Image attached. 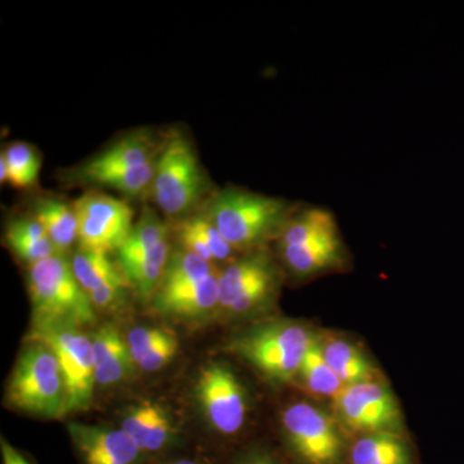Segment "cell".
Returning <instances> with one entry per match:
<instances>
[{
	"mask_svg": "<svg viewBox=\"0 0 464 464\" xmlns=\"http://www.w3.org/2000/svg\"><path fill=\"white\" fill-rule=\"evenodd\" d=\"M210 185L190 140L174 132L163 143L157 160L152 199L167 216L188 217L209 194Z\"/></svg>",
	"mask_w": 464,
	"mask_h": 464,
	"instance_id": "cell-5",
	"label": "cell"
},
{
	"mask_svg": "<svg viewBox=\"0 0 464 464\" xmlns=\"http://www.w3.org/2000/svg\"><path fill=\"white\" fill-rule=\"evenodd\" d=\"M179 351V341L176 335L168 332L151 350L142 357L141 362L137 364L140 369L148 373H154V372L160 371L164 368L176 356Z\"/></svg>",
	"mask_w": 464,
	"mask_h": 464,
	"instance_id": "cell-30",
	"label": "cell"
},
{
	"mask_svg": "<svg viewBox=\"0 0 464 464\" xmlns=\"http://www.w3.org/2000/svg\"><path fill=\"white\" fill-rule=\"evenodd\" d=\"M215 273L213 264L190 250L179 246V249L170 253L160 289L174 288L183 284L197 282Z\"/></svg>",
	"mask_w": 464,
	"mask_h": 464,
	"instance_id": "cell-27",
	"label": "cell"
},
{
	"mask_svg": "<svg viewBox=\"0 0 464 464\" xmlns=\"http://www.w3.org/2000/svg\"><path fill=\"white\" fill-rule=\"evenodd\" d=\"M320 342L326 362L344 386L377 381V369L355 344L340 338H320Z\"/></svg>",
	"mask_w": 464,
	"mask_h": 464,
	"instance_id": "cell-21",
	"label": "cell"
},
{
	"mask_svg": "<svg viewBox=\"0 0 464 464\" xmlns=\"http://www.w3.org/2000/svg\"><path fill=\"white\" fill-rule=\"evenodd\" d=\"M81 249L110 253L119 250L133 228V210L124 201L88 191L75 200Z\"/></svg>",
	"mask_w": 464,
	"mask_h": 464,
	"instance_id": "cell-11",
	"label": "cell"
},
{
	"mask_svg": "<svg viewBox=\"0 0 464 464\" xmlns=\"http://www.w3.org/2000/svg\"><path fill=\"white\" fill-rule=\"evenodd\" d=\"M72 271L87 295L106 284L125 279L123 270H119L108 253L79 249L72 259Z\"/></svg>",
	"mask_w": 464,
	"mask_h": 464,
	"instance_id": "cell-25",
	"label": "cell"
},
{
	"mask_svg": "<svg viewBox=\"0 0 464 464\" xmlns=\"http://www.w3.org/2000/svg\"><path fill=\"white\" fill-rule=\"evenodd\" d=\"M119 252V259H151L168 262L170 257L169 227L152 210H143L130 237Z\"/></svg>",
	"mask_w": 464,
	"mask_h": 464,
	"instance_id": "cell-18",
	"label": "cell"
},
{
	"mask_svg": "<svg viewBox=\"0 0 464 464\" xmlns=\"http://www.w3.org/2000/svg\"><path fill=\"white\" fill-rule=\"evenodd\" d=\"M298 204L246 188H227L213 192L203 213L237 250L248 253L279 239Z\"/></svg>",
	"mask_w": 464,
	"mask_h": 464,
	"instance_id": "cell-1",
	"label": "cell"
},
{
	"mask_svg": "<svg viewBox=\"0 0 464 464\" xmlns=\"http://www.w3.org/2000/svg\"><path fill=\"white\" fill-rule=\"evenodd\" d=\"M341 237L337 219L323 207H298L280 234L279 246H302L311 241Z\"/></svg>",
	"mask_w": 464,
	"mask_h": 464,
	"instance_id": "cell-19",
	"label": "cell"
},
{
	"mask_svg": "<svg viewBox=\"0 0 464 464\" xmlns=\"http://www.w3.org/2000/svg\"><path fill=\"white\" fill-rule=\"evenodd\" d=\"M27 289L33 304V326L81 328L96 320L90 295L76 279L72 261L63 255L30 265Z\"/></svg>",
	"mask_w": 464,
	"mask_h": 464,
	"instance_id": "cell-3",
	"label": "cell"
},
{
	"mask_svg": "<svg viewBox=\"0 0 464 464\" xmlns=\"http://www.w3.org/2000/svg\"><path fill=\"white\" fill-rule=\"evenodd\" d=\"M219 274H212L174 288L159 289L154 307L164 315L194 319L208 315L219 307Z\"/></svg>",
	"mask_w": 464,
	"mask_h": 464,
	"instance_id": "cell-15",
	"label": "cell"
},
{
	"mask_svg": "<svg viewBox=\"0 0 464 464\" xmlns=\"http://www.w3.org/2000/svg\"><path fill=\"white\" fill-rule=\"evenodd\" d=\"M282 424L290 449L304 464H340L343 441L331 415L308 402L284 411Z\"/></svg>",
	"mask_w": 464,
	"mask_h": 464,
	"instance_id": "cell-9",
	"label": "cell"
},
{
	"mask_svg": "<svg viewBox=\"0 0 464 464\" xmlns=\"http://www.w3.org/2000/svg\"><path fill=\"white\" fill-rule=\"evenodd\" d=\"M0 450H2L3 464H33L18 449L12 447L5 438L0 440Z\"/></svg>",
	"mask_w": 464,
	"mask_h": 464,
	"instance_id": "cell-32",
	"label": "cell"
},
{
	"mask_svg": "<svg viewBox=\"0 0 464 464\" xmlns=\"http://www.w3.org/2000/svg\"><path fill=\"white\" fill-rule=\"evenodd\" d=\"M279 253L286 270L297 279H310L338 270L347 264V253L341 237L302 246H279Z\"/></svg>",
	"mask_w": 464,
	"mask_h": 464,
	"instance_id": "cell-16",
	"label": "cell"
},
{
	"mask_svg": "<svg viewBox=\"0 0 464 464\" xmlns=\"http://www.w3.org/2000/svg\"><path fill=\"white\" fill-rule=\"evenodd\" d=\"M182 222L207 244L208 248L212 252L215 262L227 261V259L234 257L237 250L232 248L230 244L225 240V237L219 234L216 226L208 219L204 213L186 217Z\"/></svg>",
	"mask_w": 464,
	"mask_h": 464,
	"instance_id": "cell-29",
	"label": "cell"
},
{
	"mask_svg": "<svg viewBox=\"0 0 464 464\" xmlns=\"http://www.w3.org/2000/svg\"><path fill=\"white\" fill-rule=\"evenodd\" d=\"M94 375L100 386H114L127 380L136 368L127 341L118 329L105 325L92 337Z\"/></svg>",
	"mask_w": 464,
	"mask_h": 464,
	"instance_id": "cell-17",
	"label": "cell"
},
{
	"mask_svg": "<svg viewBox=\"0 0 464 464\" xmlns=\"http://www.w3.org/2000/svg\"><path fill=\"white\" fill-rule=\"evenodd\" d=\"M5 241L12 252L29 266L57 255L44 227L33 215L12 219L5 231Z\"/></svg>",
	"mask_w": 464,
	"mask_h": 464,
	"instance_id": "cell-22",
	"label": "cell"
},
{
	"mask_svg": "<svg viewBox=\"0 0 464 464\" xmlns=\"http://www.w3.org/2000/svg\"><path fill=\"white\" fill-rule=\"evenodd\" d=\"M279 284L280 270L267 248L244 253L219 274V307L231 315H246L267 304Z\"/></svg>",
	"mask_w": 464,
	"mask_h": 464,
	"instance_id": "cell-8",
	"label": "cell"
},
{
	"mask_svg": "<svg viewBox=\"0 0 464 464\" xmlns=\"http://www.w3.org/2000/svg\"><path fill=\"white\" fill-rule=\"evenodd\" d=\"M5 399L24 413L50 420L65 417V382L51 347L32 341L21 353L9 377Z\"/></svg>",
	"mask_w": 464,
	"mask_h": 464,
	"instance_id": "cell-4",
	"label": "cell"
},
{
	"mask_svg": "<svg viewBox=\"0 0 464 464\" xmlns=\"http://www.w3.org/2000/svg\"><path fill=\"white\" fill-rule=\"evenodd\" d=\"M298 377L304 382L307 391L319 398L335 399L346 387L326 362L323 355L322 342L317 335L302 362Z\"/></svg>",
	"mask_w": 464,
	"mask_h": 464,
	"instance_id": "cell-24",
	"label": "cell"
},
{
	"mask_svg": "<svg viewBox=\"0 0 464 464\" xmlns=\"http://www.w3.org/2000/svg\"><path fill=\"white\" fill-rule=\"evenodd\" d=\"M166 262L151 261V259H128L121 261L128 282L134 285L141 298H154L163 283L167 270Z\"/></svg>",
	"mask_w": 464,
	"mask_h": 464,
	"instance_id": "cell-28",
	"label": "cell"
},
{
	"mask_svg": "<svg viewBox=\"0 0 464 464\" xmlns=\"http://www.w3.org/2000/svg\"><path fill=\"white\" fill-rule=\"evenodd\" d=\"M315 337L301 324L274 322L244 333L232 342L230 348L266 377L289 382L298 377L302 362Z\"/></svg>",
	"mask_w": 464,
	"mask_h": 464,
	"instance_id": "cell-6",
	"label": "cell"
},
{
	"mask_svg": "<svg viewBox=\"0 0 464 464\" xmlns=\"http://www.w3.org/2000/svg\"><path fill=\"white\" fill-rule=\"evenodd\" d=\"M208 423L222 436H234L241 431L248 414L246 390L227 366H204L195 386Z\"/></svg>",
	"mask_w": 464,
	"mask_h": 464,
	"instance_id": "cell-12",
	"label": "cell"
},
{
	"mask_svg": "<svg viewBox=\"0 0 464 464\" xmlns=\"http://www.w3.org/2000/svg\"><path fill=\"white\" fill-rule=\"evenodd\" d=\"M30 341L47 344L56 355L65 382L66 414L88 411L93 401L92 337L72 325L33 326Z\"/></svg>",
	"mask_w": 464,
	"mask_h": 464,
	"instance_id": "cell-7",
	"label": "cell"
},
{
	"mask_svg": "<svg viewBox=\"0 0 464 464\" xmlns=\"http://www.w3.org/2000/svg\"><path fill=\"white\" fill-rule=\"evenodd\" d=\"M351 464H413L408 444L398 433L360 436L350 450Z\"/></svg>",
	"mask_w": 464,
	"mask_h": 464,
	"instance_id": "cell-23",
	"label": "cell"
},
{
	"mask_svg": "<svg viewBox=\"0 0 464 464\" xmlns=\"http://www.w3.org/2000/svg\"><path fill=\"white\" fill-rule=\"evenodd\" d=\"M337 420L353 433H398L401 411L389 387L377 381L362 382L344 387L333 399Z\"/></svg>",
	"mask_w": 464,
	"mask_h": 464,
	"instance_id": "cell-10",
	"label": "cell"
},
{
	"mask_svg": "<svg viewBox=\"0 0 464 464\" xmlns=\"http://www.w3.org/2000/svg\"><path fill=\"white\" fill-rule=\"evenodd\" d=\"M149 464H210L207 458L199 456H185V454H177V456H166L158 458Z\"/></svg>",
	"mask_w": 464,
	"mask_h": 464,
	"instance_id": "cell-33",
	"label": "cell"
},
{
	"mask_svg": "<svg viewBox=\"0 0 464 464\" xmlns=\"http://www.w3.org/2000/svg\"><path fill=\"white\" fill-rule=\"evenodd\" d=\"M121 429L149 459L169 456L168 451L173 450L179 442V431L169 415L160 405L149 400L128 409Z\"/></svg>",
	"mask_w": 464,
	"mask_h": 464,
	"instance_id": "cell-14",
	"label": "cell"
},
{
	"mask_svg": "<svg viewBox=\"0 0 464 464\" xmlns=\"http://www.w3.org/2000/svg\"><path fill=\"white\" fill-rule=\"evenodd\" d=\"M167 333L168 331H166V329L161 328H145V326L134 328L127 337L128 347H130L134 364H139L142 357L145 356L146 353L151 350L152 346H155Z\"/></svg>",
	"mask_w": 464,
	"mask_h": 464,
	"instance_id": "cell-31",
	"label": "cell"
},
{
	"mask_svg": "<svg viewBox=\"0 0 464 464\" xmlns=\"http://www.w3.org/2000/svg\"><path fill=\"white\" fill-rule=\"evenodd\" d=\"M33 216L38 218L57 255H63L79 240V225L74 206L52 198L33 201Z\"/></svg>",
	"mask_w": 464,
	"mask_h": 464,
	"instance_id": "cell-20",
	"label": "cell"
},
{
	"mask_svg": "<svg viewBox=\"0 0 464 464\" xmlns=\"http://www.w3.org/2000/svg\"><path fill=\"white\" fill-rule=\"evenodd\" d=\"M161 148L150 130H136L66 170L63 181L74 186H105L128 198L142 197L151 191Z\"/></svg>",
	"mask_w": 464,
	"mask_h": 464,
	"instance_id": "cell-2",
	"label": "cell"
},
{
	"mask_svg": "<svg viewBox=\"0 0 464 464\" xmlns=\"http://www.w3.org/2000/svg\"><path fill=\"white\" fill-rule=\"evenodd\" d=\"M7 164L8 179L16 188H33L38 182L42 159L32 145L25 142H14L2 152Z\"/></svg>",
	"mask_w": 464,
	"mask_h": 464,
	"instance_id": "cell-26",
	"label": "cell"
},
{
	"mask_svg": "<svg viewBox=\"0 0 464 464\" xmlns=\"http://www.w3.org/2000/svg\"><path fill=\"white\" fill-rule=\"evenodd\" d=\"M70 439L81 464H149L150 459L119 427L69 423Z\"/></svg>",
	"mask_w": 464,
	"mask_h": 464,
	"instance_id": "cell-13",
	"label": "cell"
},
{
	"mask_svg": "<svg viewBox=\"0 0 464 464\" xmlns=\"http://www.w3.org/2000/svg\"><path fill=\"white\" fill-rule=\"evenodd\" d=\"M235 464H279L276 460L274 459L273 457L267 456L265 453H259V451H255V453L246 454V456L241 457L239 460H237Z\"/></svg>",
	"mask_w": 464,
	"mask_h": 464,
	"instance_id": "cell-34",
	"label": "cell"
}]
</instances>
